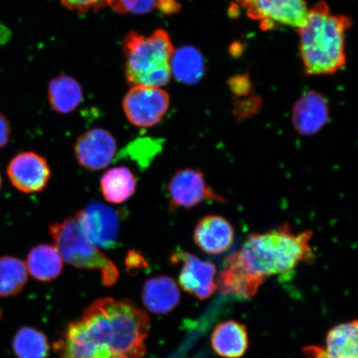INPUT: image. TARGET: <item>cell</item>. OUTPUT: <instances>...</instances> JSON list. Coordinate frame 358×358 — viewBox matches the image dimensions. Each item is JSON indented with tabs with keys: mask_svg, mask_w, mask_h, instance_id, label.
<instances>
[{
	"mask_svg": "<svg viewBox=\"0 0 358 358\" xmlns=\"http://www.w3.org/2000/svg\"><path fill=\"white\" fill-rule=\"evenodd\" d=\"M28 281V268L20 259L0 257V296L6 298L20 294Z\"/></svg>",
	"mask_w": 358,
	"mask_h": 358,
	"instance_id": "603a6c76",
	"label": "cell"
},
{
	"mask_svg": "<svg viewBox=\"0 0 358 358\" xmlns=\"http://www.w3.org/2000/svg\"><path fill=\"white\" fill-rule=\"evenodd\" d=\"M142 301L152 313L164 315L178 306L180 302V291L171 277H153L145 283Z\"/></svg>",
	"mask_w": 358,
	"mask_h": 358,
	"instance_id": "2e32d148",
	"label": "cell"
},
{
	"mask_svg": "<svg viewBox=\"0 0 358 358\" xmlns=\"http://www.w3.org/2000/svg\"><path fill=\"white\" fill-rule=\"evenodd\" d=\"M48 101L57 113L66 115L73 112L83 100L82 87L69 76H58L48 86Z\"/></svg>",
	"mask_w": 358,
	"mask_h": 358,
	"instance_id": "ffe728a7",
	"label": "cell"
},
{
	"mask_svg": "<svg viewBox=\"0 0 358 358\" xmlns=\"http://www.w3.org/2000/svg\"><path fill=\"white\" fill-rule=\"evenodd\" d=\"M49 234L64 261L86 270L101 271L103 283L111 286L119 278L117 267L84 236L75 217L66 218L49 227Z\"/></svg>",
	"mask_w": 358,
	"mask_h": 358,
	"instance_id": "5b68a950",
	"label": "cell"
},
{
	"mask_svg": "<svg viewBox=\"0 0 358 358\" xmlns=\"http://www.w3.org/2000/svg\"><path fill=\"white\" fill-rule=\"evenodd\" d=\"M169 94L159 87L134 86L124 96L122 107L134 127L150 128L164 118L169 109Z\"/></svg>",
	"mask_w": 358,
	"mask_h": 358,
	"instance_id": "ba28073f",
	"label": "cell"
},
{
	"mask_svg": "<svg viewBox=\"0 0 358 358\" xmlns=\"http://www.w3.org/2000/svg\"><path fill=\"white\" fill-rule=\"evenodd\" d=\"M313 231H294L287 223L270 231L250 234L237 252L245 270L266 280L292 272L302 262H312Z\"/></svg>",
	"mask_w": 358,
	"mask_h": 358,
	"instance_id": "7a4b0ae2",
	"label": "cell"
},
{
	"mask_svg": "<svg viewBox=\"0 0 358 358\" xmlns=\"http://www.w3.org/2000/svg\"><path fill=\"white\" fill-rule=\"evenodd\" d=\"M171 73L178 82L192 85L199 82L204 73L203 56L192 47L174 51L171 59Z\"/></svg>",
	"mask_w": 358,
	"mask_h": 358,
	"instance_id": "7402d4cb",
	"label": "cell"
},
{
	"mask_svg": "<svg viewBox=\"0 0 358 358\" xmlns=\"http://www.w3.org/2000/svg\"><path fill=\"white\" fill-rule=\"evenodd\" d=\"M159 0H110L108 6L120 13L145 15L158 7Z\"/></svg>",
	"mask_w": 358,
	"mask_h": 358,
	"instance_id": "d4e9b609",
	"label": "cell"
},
{
	"mask_svg": "<svg viewBox=\"0 0 358 358\" xmlns=\"http://www.w3.org/2000/svg\"><path fill=\"white\" fill-rule=\"evenodd\" d=\"M13 349L17 358H47L48 340L39 330L22 327L13 337Z\"/></svg>",
	"mask_w": 358,
	"mask_h": 358,
	"instance_id": "cb8c5ba5",
	"label": "cell"
},
{
	"mask_svg": "<svg viewBox=\"0 0 358 358\" xmlns=\"http://www.w3.org/2000/svg\"><path fill=\"white\" fill-rule=\"evenodd\" d=\"M231 88L232 92L237 96H248L250 91H252V85H250L248 78L245 76H238L232 79L231 83Z\"/></svg>",
	"mask_w": 358,
	"mask_h": 358,
	"instance_id": "4316f807",
	"label": "cell"
},
{
	"mask_svg": "<svg viewBox=\"0 0 358 358\" xmlns=\"http://www.w3.org/2000/svg\"><path fill=\"white\" fill-rule=\"evenodd\" d=\"M264 280L254 275L241 265L236 252L230 255L223 262L219 273L217 287L224 294H234L241 299H250L258 292Z\"/></svg>",
	"mask_w": 358,
	"mask_h": 358,
	"instance_id": "9a60e30c",
	"label": "cell"
},
{
	"mask_svg": "<svg viewBox=\"0 0 358 358\" xmlns=\"http://www.w3.org/2000/svg\"><path fill=\"white\" fill-rule=\"evenodd\" d=\"M117 151V143L112 134L102 128H93L78 138L74 154L80 166L98 171L110 164Z\"/></svg>",
	"mask_w": 358,
	"mask_h": 358,
	"instance_id": "8fae6325",
	"label": "cell"
},
{
	"mask_svg": "<svg viewBox=\"0 0 358 358\" xmlns=\"http://www.w3.org/2000/svg\"><path fill=\"white\" fill-rule=\"evenodd\" d=\"M357 320L334 327L326 337V358H358Z\"/></svg>",
	"mask_w": 358,
	"mask_h": 358,
	"instance_id": "44dd1931",
	"label": "cell"
},
{
	"mask_svg": "<svg viewBox=\"0 0 358 358\" xmlns=\"http://www.w3.org/2000/svg\"><path fill=\"white\" fill-rule=\"evenodd\" d=\"M60 2L69 10L78 13L98 10L107 4L106 0H60Z\"/></svg>",
	"mask_w": 358,
	"mask_h": 358,
	"instance_id": "484cf974",
	"label": "cell"
},
{
	"mask_svg": "<svg viewBox=\"0 0 358 358\" xmlns=\"http://www.w3.org/2000/svg\"><path fill=\"white\" fill-rule=\"evenodd\" d=\"M246 15L259 22L264 30L277 25L301 28L306 21L308 8L306 0H236Z\"/></svg>",
	"mask_w": 358,
	"mask_h": 358,
	"instance_id": "52a82bcc",
	"label": "cell"
},
{
	"mask_svg": "<svg viewBox=\"0 0 358 358\" xmlns=\"http://www.w3.org/2000/svg\"><path fill=\"white\" fill-rule=\"evenodd\" d=\"M170 261L176 265H181L178 283L186 292L204 301L216 291L217 268L214 264L201 261L181 249L172 254Z\"/></svg>",
	"mask_w": 358,
	"mask_h": 358,
	"instance_id": "30bf717a",
	"label": "cell"
},
{
	"mask_svg": "<svg viewBox=\"0 0 358 358\" xmlns=\"http://www.w3.org/2000/svg\"><path fill=\"white\" fill-rule=\"evenodd\" d=\"M137 187L136 178L127 167L111 168L103 174L100 187L103 196L110 203L120 204L131 199Z\"/></svg>",
	"mask_w": 358,
	"mask_h": 358,
	"instance_id": "ac0fdd59",
	"label": "cell"
},
{
	"mask_svg": "<svg viewBox=\"0 0 358 358\" xmlns=\"http://www.w3.org/2000/svg\"><path fill=\"white\" fill-rule=\"evenodd\" d=\"M150 317L129 299L104 298L66 326L55 343L60 358H143Z\"/></svg>",
	"mask_w": 358,
	"mask_h": 358,
	"instance_id": "6da1fadb",
	"label": "cell"
},
{
	"mask_svg": "<svg viewBox=\"0 0 358 358\" xmlns=\"http://www.w3.org/2000/svg\"><path fill=\"white\" fill-rule=\"evenodd\" d=\"M329 119L328 101L319 92L310 91L304 93L293 106V127L303 136H312L320 132Z\"/></svg>",
	"mask_w": 358,
	"mask_h": 358,
	"instance_id": "4fadbf2b",
	"label": "cell"
},
{
	"mask_svg": "<svg viewBox=\"0 0 358 358\" xmlns=\"http://www.w3.org/2000/svg\"><path fill=\"white\" fill-rule=\"evenodd\" d=\"M122 213L93 201L76 214L80 231L97 248L113 249L119 244Z\"/></svg>",
	"mask_w": 358,
	"mask_h": 358,
	"instance_id": "8992f818",
	"label": "cell"
},
{
	"mask_svg": "<svg viewBox=\"0 0 358 358\" xmlns=\"http://www.w3.org/2000/svg\"><path fill=\"white\" fill-rule=\"evenodd\" d=\"M167 190L171 210L194 208L206 201L227 203V199L208 185L204 173L199 169L178 170L170 178Z\"/></svg>",
	"mask_w": 358,
	"mask_h": 358,
	"instance_id": "9c48e42d",
	"label": "cell"
},
{
	"mask_svg": "<svg viewBox=\"0 0 358 358\" xmlns=\"http://www.w3.org/2000/svg\"><path fill=\"white\" fill-rule=\"evenodd\" d=\"M10 122L2 113H0V149L6 147L11 136Z\"/></svg>",
	"mask_w": 358,
	"mask_h": 358,
	"instance_id": "83f0119b",
	"label": "cell"
},
{
	"mask_svg": "<svg viewBox=\"0 0 358 358\" xmlns=\"http://www.w3.org/2000/svg\"><path fill=\"white\" fill-rule=\"evenodd\" d=\"M110 1V0H106L107 4H109Z\"/></svg>",
	"mask_w": 358,
	"mask_h": 358,
	"instance_id": "4dcf8cb0",
	"label": "cell"
},
{
	"mask_svg": "<svg viewBox=\"0 0 358 358\" xmlns=\"http://www.w3.org/2000/svg\"><path fill=\"white\" fill-rule=\"evenodd\" d=\"M211 343L213 350L224 358H241L249 346L245 326L234 320L219 324L213 330Z\"/></svg>",
	"mask_w": 358,
	"mask_h": 358,
	"instance_id": "e0dca14e",
	"label": "cell"
},
{
	"mask_svg": "<svg viewBox=\"0 0 358 358\" xmlns=\"http://www.w3.org/2000/svg\"><path fill=\"white\" fill-rule=\"evenodd\" d=\"M351 25L350 17L333 15L324 2L308 10L299 29V52L307 74H334L345 65V34Z\"/></svg>",
	"mask_w": 358,
	"mask_h": 358,
	"instance_id": "3957f363",
	"label": "cell"
},
{
	"mask_svg": "<svg viewBox=\"0 0 358 358\" xmlns=\"http://www.w3.org/2000/svg\"><path fill=\"white\" fill-rule=\"evenodd\" d=\"M7 173L13 187L24 194L42 192L51 178L48 161L35 152H22L13 157Z\"/></svg>",
	"mask_w": 358,
	"mask_h": 358,
	"instance_id": "7c38bea8",
	"label": "cell"
},
{
	"mask_svg": "<svg viewBox=\"0 0 358 358\" xmlns=\"http://www.w3.org/2000/svg\"><path fill=\"white\" fill-rule=\"evenodd\" d=\"M164 13H172L178 11L179 3L176 0H159L158 7Z\"/></svg>",
	"mask_w": 358,
	"mask_h": 358,
	"instance_id": "f1b7e54d",
	"label": "cell"
},
{
	"mask_svg": "<svg viewBox=\"0 0 358 358\" xmlns=\"http://www.w3.org/2000/svg\"><path fill=\"white\" fill-rule=\"evenodd\" d=\"M234 227L225 217L208 215L201 219L194 231V241L203 252L220 255L227 252L234 243Z\"/></svg>",
	"mask_w": 358,
	"mask_h": 358,
	"instance_id": "5bb4252c",
	"label": "cell"
},
{
	"mask_svg": "<svg viewBox=\"0 0 358 358\" xmlns=\"http://www.w3.org/2000/svg\"><path fill=\"white\" fill-rule=\"evenodd\" d=\"M1 185H2V178H1V176H0V189H1Z\"/></svg>",
	"mask_w": 358,
	"mask_h": 358,
	"instance_id": "f546056e",
	"label": "cell"
},
{
	"mask_svg": "<svg viewBox=\"0 0 358 358\" xmlns=\"http://www.w3.org/2000/svg\"><path fill=\"white\" fill-rule=\"evenodd\" d=\"M123 49L125 78L132 87H161L170 82L174 48L166 31L157 29L150 36L129 33Z\"/></svg>",
	"mask_w": 358,
	"mask_h": 358,
	"instance_id": "277c9868",
	"label": "cell"
},
{
	"mask_svg": "<svg viewBox=\"0 0 358 358\" xmlns=\"http://www.w3.org/2000/svg\"><path fill=\"white\" fill-rule=\"evenodd\" d=\"M27 266L34 279L48 282L61 275L64 262L56 246L42 244L31 249Z\"/></svg>",
	"mask_w": 358,
	"mask_h": 358,
	"instance_id": "d6986e66",
	"label": "cell"
}]
</instances>
